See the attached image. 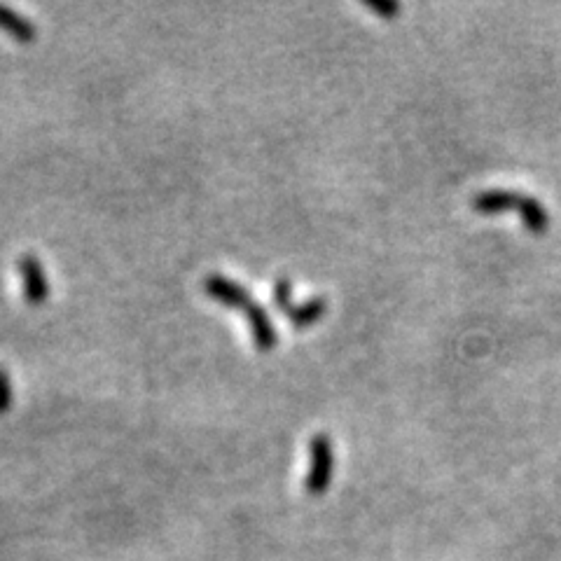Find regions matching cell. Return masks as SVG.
<instances>
[{
	"mask_svg": "<svg viewBox=\"0 0 561 561\" xmlns=\"http://www.w3.org/2000/svg\"><path fill=\"white\" fill-rule=\"evenodd\" d=\"M473 209L477 213H482V216L515 211L519 213V218L524 220V227L531 234H543L547 232V225H550V216H547L545 206L540 204L538 199L522 195V192H512V190L480 192V195L473 197Z\"/></svg>",
	"mask_w": 561,
	"mask_h": 561,
	"instance_id": "obj_1",
	"label": "cell"
},
{
	"mask_svg": "<svg viewBox=\"0 0 561 561\" xmlns=\"http://www.w3.org/2000/svg\"><path fill=\"white\" fill-rule=\"evenodd\" d=\"M309 473H307V491L311 496H323L330 487L332 470H335V452L328 435H314L309 445Z\"/></svg>",
	"mask_w": 561,
	"mask_h": 561,
	"instance_id": "obj_2",
	"label": "cell"
},
{
	"mask_svg": "<svg viewBox=\"0 0 561 561\" xmlns=\"http://www.w3.org/2000/svg\"><path fill=\"white\" fill-rule=\"evenodd\" d=\"M204 290L216 302L225 304V307H230V309H237L244 316L255 307V304H258V302L253 300V295L248 293L244 286H241V283L227 279V276H223V274L206 276V279H204Z\"/></svg>",
	"mask_w": 561,
	"mask_h": 561,
	"instance_id": "obj_3",
	"label": "cell"
},
{
	"mask_svg": "<svg viewBox=\"0 0 561 561\" xmlns=\"http://www.w3.org/2000/svg\"><path fill=\"white\" fill-rule=\"evenodd\" d=\"M17 269L24 279V297L31 307H43L50 297V281H47V274L43 269V262H40L36 255L26 253L17 260Z\"/></svg>",
	"mask_w": 561,
	"mask_h": 561,
	"instance_id": "obj_4",
	"label": "cell"
},
{
	"mask_svg": "<svg viewBox=\"0 0 561 561\" xmlns=\"http://www.w3.org/2000/svg\"><path fill=\"white\" fill-rule=\"evenodd\" d=\"M0 31L8 33V36L12 40H17L19 45H31L36 43L38 38L36 26H33L24 15H19V12L5 8V5H0Z\"/></svg>",
	"mask_w": 561,
	"mask_h": 561,
	"instance_id": "obj_5",
	"label": "cell"
},
{
	"mask_svg": "<svg viewBox=\"0 0 561 561\" xmlns=\"http://www.w3.org/2000/svg\"><path fill=\"white\" fill-rule=\"evenodd\" d=\"M325 309H328V302H325V297H311L300 307H293L288 311V321L293 328H309V325H314L316 321H321V316L325 314Z\"/></svg>",
	"mask_w": 561,
	"mask_h": 561,
	"instance_id": "obj_6",
	"label": "cell"
},
{
	"mask_svg": "<svg viewBox=\"0 0 561 561\" xmlns=\"http://www.w3.org/2000/svg\"><path fill=\"white\" fill-rule=\"evenodd\" d=\"M290 300H293V283H290V279L283 276V279L274 283V304L288 314V311L293 309V302H290Z\"/></svg>",
	"mask_w": 561,
	"mask_h": 561,
	"instance_id": "obj_7",
	"label": "cell"
},
{
	"mask_svg": "<svg viewBox=\"0 0 561 561\" xmlns=\"http://www.w3.org/2000/svg\"><path fill=\"white\" fill-rule=\"evenodd\" d=\"M365 8H370L377 15H382L384 19H393L400 12V5L396 0H363Z\"/></svg>",
	"mask_w": 561,
	"mask_h": 561,
	"instance_id": "obj_8",
	"label": "cell"
},
{
	"mask_svg": "<svg viewBox=\"0 0 561 561\" xmlns=\"http://www.w3.org/2000/svg\"><path fill=\"white\" fill-rule=\"evenodd\" d=\"M12 405V379L5 367H0V414H5Z\"/></svg>",
	"mask_w": 561,
	"mask_h": 561,
	"instance_id": "obj_9",
	"label": "cell"
}]
</instances>
